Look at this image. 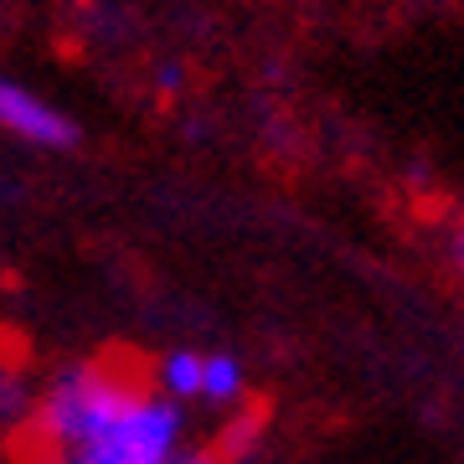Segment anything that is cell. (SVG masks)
<instances>
[{
	"label": "cell",
	"instance_id": "9c48e42d",
	"mask_svg": "<svg viewBox=\"0 0 464 464\" xmlns=\"http://www.w3.org/2000/svg\"><path fill=\"white\" fill-rule=\"evenodd\" d=\"M170 464H222V459H217V454H176Z\"/></svg>",
	"mask_w": 464,
	"mask_h": 464
},
{
	"label": "cell",
	"instance_id": "30bf717a",
	"mask_svg": "<svg viewBox=\"0 0 464 464\" xmlns=\"http://www.w3.org/2000/svg\"><path fill=\"white\" fill-rule=\"evenodd\" d=\"M63 464H67V459H63Z\"/></svg>",
	"mask_w": 464,
	"mask_h": 464
},
{
	"label": "cell",
	"instance_id": "277c9868",
	"mask_svg": "<svg viewBox=\"0 0 464 464\" xmlns=\"http://www.w3.org/2000/svg\"><path fill=\"white\" fill-rule=\"evenodd\" d=\"M201 377H207V356L197 351H170L160 362V382L170 398H201Z\"/></svg>",
	"mask_w": 464,
	"mask_h": 464
},
{
	"label": "cell",
	"instance_id": "7a4b0ae2",
	"mask_svg": "<svg viewBox=\"0 0 464 464\" xmlns=\"http://www.w3.org/2000/svg\"><path fill=\"white\" fill-rule=\"evenodd\" d=\"M176 439H181V408L170 398H145L88 449L67 454V464H170Z\"/></svg>",
	"mask_w": 464,
	"mask_h": 464
},
{
	"label": "cell",
	"instance_id": "3957f363",
	"mask_svg": "<svg viewBox=\"0 0 464 464\" xmlns=\"http://www.w3.org/2000/svg\"><path fill=\"white\" fill-rule=\"evenodd\" d=\"M0 130L26 140V145H42V150H72L78 145V124H72L57 103H47L42 93L16 83V78H0Z\"/></svg>",
	"mask_w": 464,
	"mask_h": 464
},
{
	"label": "cell",
	"instance_id": "5b68a950",
	"mask_svg": "<svg viewBox=\"0 0 464 464\" xmlns=\"http://www.w3.org/2000/svg\"><path fill=\"white\" fill-rule=\"evenodd\" d=\"M201 398L207 402H237L243 398V366H237V356H207Z\"/></svg>",
	"mask_w": 464,
	"mask_h": 464
},
{
	"label": "cell",
	"instance_id": "ba28073f",
	"mask_svg": "<svg viewBox=\"0 0 464 464\" xmlns=\"http://www.w3.org/2000/svg\"><path fill=\"white\" fill-rule=\"evenodd\" d=\"M449 258H454V268L464 274V227L454 232V243H449Z\"/></svg>",
	"mask_w": 464,
	"mask_h": 464
},
{
	"label": "cell",
	"instance_id": "52a82bcc",
	"mask_svg": "<svg viewBox=\"0 0 464 464\" xmlns=\"http://www.w3.org/2000/svg\"><path fill=\"white\" fill-rule=\"evenodd\" d=\"M155 83L166 88V93H176V88H181V67H176V63H166L160 72H155Z\"/></svg>",
	"mask_w": 464,
	"mask_h": 464
},
{
	"label": "cell",
	"instance_id": "6da1fadb",
	"mask_svg": "<svg viewBox=\"0 0 464 464\" xmlns=\"http://www.w3.org/2000/svg\"><path fill=\"white\" fill-rule=\"evenodd\" d=\"M145 382L130 362H88L67 366L63 377L47 387V398L36 408V433H47L52 449L78 454L99 433H109L134 402H145Z\"/></svg>",
	"mask_w": 464,
	"mask_h": 464
},
{
	"label": "cell",
	"instance_id": "8992f818",
	"mask_svg": "<svg viewBox=\"0 0 464 464\" xmlns=\"http://www.w3.org/2000/svg\"><path fill=\"white\" fill-rule=\"evenodd\" d=\"M26 413V382L16 372H0V418H21Z\"/></svg>",
	"mask_w": 464,
	"mask_h": 464
}]
</instances>
